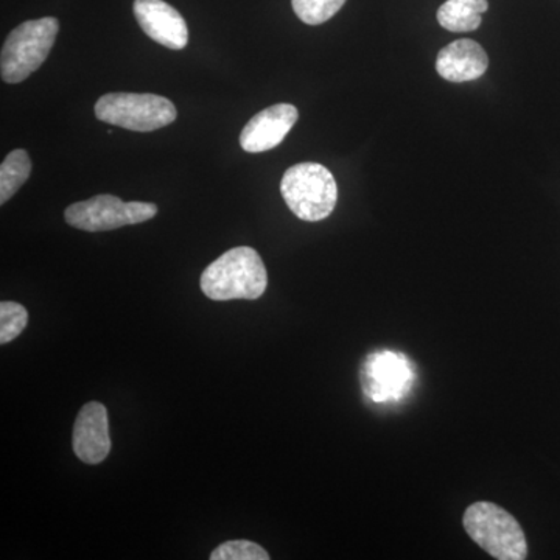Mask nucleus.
<instances>
[{
	"label": "nucleus",
	"instance_id": "f257e3e1",
	"mask_svg": "<svg viewBox=\"0 0 560 560\" xmlns=\"http://www.w3.org/2000/svg\"><path fill=\"white\" fill-rule=\"evenodd\" d=\"M268 285L267 268L256 249L238 246L206 268L201 290L209 300H259Z\"/></svg>",
	"mask_w": 560,
	"mask_h": 560
},
{
	"label": "nucleus",
	"instance_id": "f03ea898",
	"mask_svg": "<svg viewBox=\"0 0 560 560\" xmlns=\"http://www.w3.org/2000/svg\"><path fill=\"white\" fill-rule=\"evenodd\" d=\"M463 525L471 540L493 559L525 560L528 541L514 515L490 501H477L464 512Z\"/></svg>",
	"mask_w": 560,
	"mask_h": 560
},
{
	"label": "nucleus",
	"instance_id": "7ed1b4c3",
	"mask_svg": "<svg viewBox=\"0 0 560 560\" xmlns=\"http://www.w3.org/2000/svg\"><path fill=\"white\" fill-rule=\"evenodd\" d=\"M280 191L291 212L304 221L327 219L338 201L337 180L316 162H302L290 167L283 173Z\"/></svg>",
	"mask_w": 560,
	"mask_h": 560
},
{
	"label": "nucleus",
	"instance_id": "20e7f679",
	"mask_svg": "<svg viewBox=\"0 0 560 560\" xmlns=\"http://www.w3.org/2000/svg\"><path fill=\"white\" fill-rule=\"evenodd\" d=\"M60 31L57 18L27 21L18 25L3 43L0 72L5 83H21L49 57Z\"/></svg>",
	"mask_w": 560,
	"mask_h": 560
},
{
	"label": "nucleus",
	"instance_id": "39448f33",
	"mask_svg": "<svg viewBox=\"0 0 560 560\" xmlns=\"http://www.w3.org/2000/svg\"><path fill=\"white\" fill-rule=\"evenodd\" d=\"M95 117L125 130L149 132L173 124L178 110L161 95L113 92L98 98Z\"/></svg>",
	"mask_w": 560,
	"mask_h": 560
},
{
	"label": "nucleus",
	"instance_id": "423d86ee",
	"mask_svg": "<svg viewBox=\"0 0 560 560\" xmlns=\"http://www.w3.org/2000/svg\"><path fill=\"white\" fill-rule=\"evenodd\" d=\"M156 213V205L151 202H125L113 195H97L91 200L69 206L65 219L75 230L103 232L143 223L154 219Z\"/></svg>",
	"mask_w": 560,
	"mask_h": 560
},
{
	"label": "nucleus",
	"instance_id": "0eeeda50",
	"mask_svg": "<svg viewBox=\"0 0 560 560\" xmlns=\"http://www.w3.org/2000/svg\"><path fill=\"white\" fill-rule=\"evenodd\" d=\"M364 390L375 401L399 399L412 383L410 363L400 353L378 352L368 357L363 372Z\"/></svg>",
	"mask_w": 560,
	"mask_h": 560
},
{
	"label": "nucleus",
	"instance_id": "6e6552de",
	"mask_svg": "<svg viewBox=\"0 0 560 560\" xmlns=\"http://www.w3.org/2000/svg\"><path fill=\"white\" fill-rule=\"evenodd\" d=\"M72 447L84 464H101L110 452L108 411L101 401H90L81 408L73 423Z\"/></svg>",
	"mask_w": 560,
	"mask_h": 560
},
{
	"label": "nucleus",
	"instance_id": "1a4fd4ad",
	"mask_svg": "<svg viewBox=\"0 0 560 560\" xmlns=\"http://www.w3.org/2000/svg\"><path fill=\"white\" fill-rule=\"evenodd\" d=\"M132 10L140 28L161 46L180 50L189 43L186 21L164 0H135Z\"/></svg>",
	"mask_w": 560,
	"mask_h": 560
},
{
	"label": "nucleus",
	"instance_id": "9d476101",
	"mask_svg": "<svg viewBox=\"0 0 560 560\" xmlns=\"http://www.w3.org/2000/svg\"><path fill=\"white\" fill-rule=\"evenodd\" d=\"M300 113L289 103H279L260 110L245 125L241 145L246 153H264L276 149L298 121Z\"/></svg>",
	"mask_w": 560,
	"mask_h": 560
},
{
	"label": "nucleus",
	"instance_id": "9b49d317",
	"mask_svg": "<svg viewBox=\"0 0 560 560\" xmlns=\"http://www.w3.org/2000/svg\"><path fill=\"white\" fill-rule=\"evenodd\" d=\"M489 57L477 40H453L438 54L436 70L442 79L452 83H466L485 75Z\"/></svg>",
	"mask_w": 560,
	"mask_h": 560
},
{
	"label": "nucleus",
	"instance_id": "f8f14e48",
	"mask_svg": "<svg viewBox=\"0 0 560 560\" xmlns=\"http://www.w3.org/2000/svg\"><path fill=\"white\" fill-rule=\"evenodd\" d=\"M488 9V0H447L438 10V22L448 32H474L480 27L482 13Z\"/></svg>",
	"mask_w": 560,
	"mask_h": 560
},
{
	"label": "nucleus",
	"instance_id": "ddd939ff",
	"mask_svg": "<svg viewBox=\"0 0 560 560\" xmlns=\"http://www.w3.org/2000/svg\"><path fill=\"white\" fill-rule=\"evenodd\" d=\"M31 173L32 161L27 151H11L0 165V205H5L24 186Z\"/></svg>",
	"mask_w": 560,
	"mask_h": 560
},
{
	"label": "nucleus",
	"instance_id": "4468645a",
	"mask_svg": "<svg viewBox=\"0 0 560 560\" xmlns=\"http://www.w3.org/2000/svg\"><path fill=\"white\" fill-rule=\"evenodd\" d=\"M346 0H291L294 13L308 25L331 20L345 7Z\"/></svg>",
	"mask_w": 560,
	"mask_h": 560
},
{
	"label": "nucleus",
	"instance_id": "2eb2a0df",
	"mask_svg": "<svg viewBox=\"0 0 560 560\" xmlns=\"http://www.w3.org/2000/svg\"><path fill=\"white\" fill-rule=\"evenodd\" d=\"M28 312L16 302L0 304V345H7L20 337L27 327Z\"/></svg>",
	"mask_w": 560,
	"mask_h": 560
},
{
	"label": "nucleus",
	"instance_id": "dca6fc26",
	"mask_svg": "<svg viewBox=\"0 0 560 560\" xmlns=\"http://www.w3.org/2000/svg\"><path fill=\"white\" fill-rule=\"evenodd\" d=\"M210 560H270V555L254 541L231 540L213 550Z\"/></svg>",
	"mask_w": 560,
	"mask_h": 560
}]
</instances>
